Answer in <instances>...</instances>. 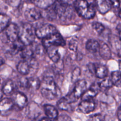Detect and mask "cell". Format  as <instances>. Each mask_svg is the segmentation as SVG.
I'll list each match as a JSON object with an SVG mask.
<instances>
[{
  "instance_id": "6da1fadb",
  "label": "cell",
  "mask_w": 121,
  "mask_h": 121,
  "mask_svg": "<svg viewBox=\"0 0 121 121\" xmlns=\"http://www.w3.org/2000/svg\"><path fill=\"white\" fill-rule=\"evenodd\" d=\"M40 88L42 96L47 100H54L61 96V91L52 77H44Z\"/></svg>"
},
{
  "instance_id": "7a4b0ae2",
  "label": "cell",
  "mask_w": 121,
  "mask_h": 121,
  "mask_svg": "<svg viewBox=\"0 0 121 121\" xmlns=\"http://www.w3.org/2000/svg\"><path fill=\"white\" fill-rule=\"evenodd\" d=\"M56 18L61 21H69L72 20L74 15V10L70 4L64 0H56L52 5Z\"/></svg>"
},
{
  "instance_id": "3957f363",
  "label": "cell",
  "mask_w": 121,
  "mask_h": 121,
  "mask_svg": "<svg viewBox=\"0 0 121 121\" xmlns=\"http://www.w3.org/2000/svg\"><path fill=\"white\" fill-rule=\"evenodd\" d=\"M74 8L80 17L87 20L93 18L96 14L95 4L89 3L87 0H76Z\"/></svg>"
},
{
  "instance_id": "277c9868",
  "label": "cell",
  "mask_w": 121,
  "mask_h": 121,
  "mask_svg": "<svg viewBox=\"0 0 121 121\" xmlns=\"http://www.w3.org/2000/svg\"><path fill=\"white\" fill-rule=\"evenodd\" d=\"M36 36L35 29L31 24L24 23L20 28L19 39L25 44L26 46L33 44Z\"/></svg>"
},
{
  "instance_id": "5b68a950",
  "label": "cell",
  "mask_w": 121,
  "mask_h": 121,
  "mask_svg": "<svg viewBox=\"0 0 121 121\" xmlns=\"http://www.w3.org/2000/svg\"><path fill=\"white\" fill-rule=\"evenodd\" d=\"M87 83L85 80H78L76 82V85L71 93L66 96V98L72 103H74L79 98L82 97L86 91Z\"/></svg>"
},
{
  "instance_id": "8992f818",
  "label": "cell",
  "mask_w": 121,
  "mask_h": 121,
  "mask_svg": "<svg viewBox=\"0 0 121 121\" xmlns=\"http://www.w3.org/2000/svg\"><path fill=\"white\" fill-rule=\"evenodd\" d=\"M38 63L34 57L30 59H22L17 65L18 72L21 74L27 75L29 74L33 70L37 68Z\"/></svg>"
},
{
  "instance_id": "52a82bcc",
  "label": "cell",
  "mask_w": 121,
  "mask_h": 121,
  "mask_svg": "<svg viewBox=\"0 0 121 121\" xmlns=\"http://www.w3.org/2000/svg\"><path fill=\"white\" fill-rule=\"evenodd\" d=\"M43 46L45 48H47L51 46H65L66 42L61 34L57 32L55 34H53L45 39H43Z\"/></svg>"
},
{
  "instance_id": "ba28073f",
  "label": "cell",
  "mask_w": 121,
  "mask_h": 121,
  "mask_svg": "<svg viewBox=\"0 0 121 121\" xmlns=\"http://www.w3.org/2000/svg\"><path fill=\"white\" fill-rule=\"evenodd\" d=\"M58 31L56 28L50 24H44L35 29L36 36L41 40L55 34Z\"/></svg>"
},
{
  "instance_id": "9c48e42d",
  "label": "cell",
  "mask_w": 121,
  "mask_h": 121,
  "mask_svg": "<svg viewBox=\"0 0 121 121\" xmlns=\"http://www.w3.org/2000/svg\"><path fill=\"white\" fill-rule=\"evenodd\" d=\"M20 28L17 24L11 23L4 30V35L6 39L9 42L13 43L19 39Z\"/></svg>"
},
{
  "instance_id": "30bf717a",
  "label": "cell",
  "mask_w": 121,
  "mask_h": 121,
  "mask_svg": "<svg viewBox=\"0 0 121 121\" xmlns=\"http://www.w3.org/2000/svg\"><path fill=\"white\" fill-rule=\"evenodd\" d=\"M95 106V102L93 99H82L78 106V109L82 113L87 114L93 112Z\"/></svg>"
},
{
  "instance_id": "8fae6325",
  "label": "cell",
  "mask_w": 121,
  "mask_h": 121,
  "mask_svg": "<svg viewBox=\"0 0 121 121\" xmlns=\"http://www.w3.org/2000/svg\"><path fill=\"white\" fill-rule=\"evenodd\" d=\"M20 85L24 88L37 90L40 87L41 82L36 78H24L20 82Z\"/></svg>"
},
{
  "instance_id": "7c38bea8",
  "label": "cell",
  "mask_w": 121,
  "mask_h": 121,
  "mask_svg": "<svg viewBox=\"0 0 121 121\" xmlns=\"http://www.w3.org/2000/svg\"><path fill=\"white\" fill-rule=\"evenodd\" d=\"M14 102L13 99L9 98H4L1 100L0 104V112L1 115L6 116L9 113L14 106Z\"/></svg>"
},
{
  "instance_id": "4fadbf2b",
  "label": "cell",
  "mask_w": 121,
  "mask_h": 121,
  "mask_svg": "<svg viewBox=\"0 0 121 121\" xmlns=\"http://www.w3.org/2000/svg\"><path fill=\"white\" fill-rule=\"evenodd\" d=\"M24 15L27 21L29 22H34L41 18L42 14L41 12L38 10L36 8L32 7L28 8L25 11Z\"/></svg>"
},
{
  "instance_id": "5bb4252c",
  "label": "cell",
  "mask_w": 121,
  "mask_h": 121,
  "mask_svg": "<svg viewBox=\"0 0 121 121\" xmlns=\"http://www.w3.org/2000/svg\"><path fill=\"white\" fill-rule=\"evenodd\" d=\"M13 99L14 105L20 108H24L27 105L28 99L27 96L21 92H17L13 95Z\"/></svg>"
},
{
  "instance_id": "9a60e30c",
  "label": "cell",
  "mask_w": 121,
  "mask_h": 121,
  "mask_svg": "<svg viewBox=\"0 0 121 121\" xmlns=\"http://www.w3.org/2000/svg\"><path fill=\"white\" fill-rule=\"evenodd\" d=\"M100 91V87L99 83H94L91 86V87L86 90V92L82 96V99H93L95 96L98 95Z\"/></svg>"
},
{
  "instance_id": "2e32d148",
  "label": "cell",
  "mask_w": 121,
  "mask_h": 121,
  "mask_svg": "<svg viewBox=\"0 0 121 121\" xmlns=\"http://www.w3.org/2000/svg\"><path fill=\"white\" fill-rule=\"evenodd\" d=\"M96 8L100 14H106L111 9V5L107 0H94Z\"/></svg>"
},
{
  "instance_id": "e0dca14e",
  "label": "cell",
  "mask_w": 121,
  "mask_h": 121,
  "mask_svg": "<svg viewBox=\"0 0 121 121\" xmlns=\"http://www.w3.org/2000/svg\"><path fill=\"white\" fill-rule=\"evenodd\" d=\"M43 108L47 118L50 120H56L58 119V111L54 106L50 105H44Z\"/></svg>"
},
{
  "instance_id": "ac0fdd59",
  "label": "cell",
  "mask_w": 121,
  "mask_h": 121,
  "mask_svg": "<svg viewBox=\"0 0 121 121\" xmlns=\"http://www.w3.org/2000/svg\"><path fill=\"white\" fill-rule=\"evenodd\" d=\"M109 42L115 53H117L118 56L121 57V40L119 36H111L109 38Z\"/></svg>"
},
{
  "instance_id": "d6986e66",
  "label": "cell",
  "mask_w": 121,
  "mask_h": 121,
  "mask_svg": "<svg viewBox=\"0 0 121 121\" xmlns=\"http://www.w3.org/2000/svg\"><path fill=\"white\" fill-rule=\"evenodd\" d=\"M99 53L100 57L104 60H108L111 59L112 52H111L108 45L105 43H100V48H99Z\"/></svg>"
},
{
  "instance_id": "ffe728a7",
  "label": "cell",
  "mask_w": 121,
  "mask_h": 121,
  "mask_svg": "<svg viewBox=\"0 0 121 121\" xmlns=\"http://www.w3.org/2000/svg\"><path fill=\"white\" fill-rule=\"evenodd\" d=\"M50 60L54 63H57L60 59V54L57 46H51L46 48Z\"/></svg>"
},
{
  "instance_id": "44dd1931",
  "label": "cell",
  "mask_w": 121,
  "mask_h": 121,
  "mask_svg": "<svg viewBox=\"0 0 121 121\" xmlns=\"http://www.w3.org/2000/svg\"><path fill=\"white\" fill-rule=\"evenodd\" d=\"M71 102L66 96L64 98H61L57 102V106L62 111H67V112H71L73 111V107H72Z\"/></svg>"
},
{
  "instance_id": "7402d4cb",
  "label": "cell",
  "mask_w": 121,
  "mask_h": 121,
  "mask_svg": "<svg viewBox=\"0 0 121 121\" xmlns=\"http://www.w3.org/2000/svg\"><path fill=\"white\" fill-rule=\"evenodd\" d=\"M100 48V43L94 39H90L86 42V48L88 52L92 53L99 52Z\"/></svg>"
},
{
  "instance_id": "603a6c76",
  "label": "cell",
  "mask_w": 121,
  "mask_h": 121,
  "mask_svg": "<svg viewBox=\"0 0 121 121\" xmlns=\"http://www.w3.org/2000/svg\"><path fill=\"white\" fill-rule=\"evenodd\" d=\"M94 74L99 79H105L108 75V69L104 65H96Z\"/></svg>"
},
{
  "instance_id": "cb8c5ba5",
  "label": "cell",
  "mask_w": 121,
  "mask_h": 121,
  "mask_svg": "<svg viewBox=\"0 0 121 121\" xmlns=\"http://www.w3.org/2000/svg\"><path fill=\"white\" fill-rule=\"evenodd\" d=\"M15 89V84L12 80H7L4 83L2 87V92L5 95H11Z\"/></svg>"
},
{
  "instance_id": "d4e9b609",
  "label": "cell",
  "mask_w": 121,
  "mask_h": 121,
  "mask_svg": "<svg viewBox=\"0 0 121 121\" xmlns=\"http://www.w3.org/2000/svg\"><path fill=\"white\" fill-rule=\"evenodd\" d=\"M26 47V46L25 45V44L20 39H18V40H15V41L12 43L11 52L13 54H15L19 52H22Z\"/></svg>"
},
{
  "instance_id": "484cf974",
  "label": "cell",
  "mask_w": 121,
  "mask_h": 121,
  "mask_svg": "<svg viewBox=\"0 0 121 121\" xmlns=\"http://www.w3.org/2000/svg\"><path fill=\"white\" fill-rule=\"evenodd\" d=\"M32 2L38 8L47 9L54 3V0H31Z\"/></svg>"
},
{
  "instance_id": "4316f807",
  "label": "cell",
  "mask_w": 121,
  "mask_h": 121,
  "mask_svg": "<svg viewBox=\"0 0 121 121\" xmlns=\"http://www.w3.org/2000/svg\"><path fill=\"white\" fill-rule=\"evenodd\" d=\"M10 18L6 14L1 13L0 15V31L2 33L11 24Z\"/></svg>"
},
{
  "instance_id": "83f0119b",
  "label": "cell",
  "mask_w": 121,
  "mask_h": 121,
  "mask_svg": "<svg viewBox=\"0 0 121 121\" xmlns=\"http://www.w3.org/2000/svg\"><path fill=\"white\" fill-rule=\"evenodd\" d=\"M113 85H113L112 79H108V78L104 79V80L99 83L100 90H102V91H106V90L109 89Z\"/></svg>"
},
{
  "instance_id": "f1b7e54d",
  "label": "cell",
  "mask_w": 121,
  "mask_h": 121,
  "mask_svg": "<svg viewBox=\"0 0 121 121\" xmlns=\"http://www.w3.org/2000/svg\"><path fill=\"white\" fill-rule=\"evenodd\" d=\"M111 79L113 85L116 86L121 85V72L120 71H115L111 74Z\"/></svg>"
},
{
  "instance_id": "f546056e",
  "label": "cell",
  "mask_w": 121,
  "mask_h": 121,
  "mask_svg": "<svg viewBox=\"0 0 121 121\" xmlns=\"http://www.w3.org/2000/svg\"><path fill=\"white\" fill-rule=\"evenodd\" d=\"M92 27L99 34H101L105 30V27L102 23L99 22H95L92 24Z\"/></svg>"
},
{
  "instance_id": "4dcf8cb0",
  "label": "cell",
  "mask_w": 121,
  "mask_h": 121,
  "mask_svg": "<svg viewBox=\"0 0 121 121\" xmlns=\"http://www.w3.org/2000/svg\"><path fill=\"white\" fill-rule=\"evenodd\" d=\"M78 39L76 37H73L69 43V47L72 51L76 52L78 48Z\"/></svg>"
},
{
  "instance_id": "1f68e13d",
  "label": "cell",
  "mask_w": 121,
  "mask_h": 121,
  "mask_svg": "<svg viewBox=\"0 0 121 121\" xmlns=\"http://www.w3.org/2000/svg\"><path fill=\"white\" fill-rule=\"evenodd\" d=\"M7 4L13 8H17L21 4L22 0H5Z\"/></svg>"
},
{
  "instance_id": "d6a6232c",
  "label": "cell",
  "mask_w": 121,
  "mask_h": 121,
  "mask_svg": "<svg viewBox=\"0 0 121 121\" xmlns=\"http://www.w3.org/2000/svg\"><path fill=\"white\" fill-rule=\"evenodd\" d=\"M80 73H81V72H80V70L79 67H77L75 69L73 70V72H72V80L73 82H76L78 80L77 79L79 78V76H80Z\"/></svg>"
},
{
  "instance_id": "836d02e7",
  "label": "cell",
  "mask_w": 121,
  "mask_h": 121,
  "mask_svg": "<svg viewBox=\"0 0 121 121\" xmlns=\"http://www.w3.org/2000/svg\"><path fill=\"white\" fill-rule=\"evenodd\" d=\"M105 117L100 113H96L90 117L89 119L91 121H104Z\"/></svg>"
},
{
  "instance_id": "e575fe53",
  "label": "cell",
  "mask_w": 121,
  "mask_h": 121,
  "mask_svg": "<svg viewBox=\"0 0 121 121\" xmlns=\"http://www.w3.org/2000/svg\"><path fill=\"white\" fill-rule=\"evenodd\" d=\"M111 5L115 8H119L120 6V1L119 0H110Z\"/></svg>"
},
{
  "instance_id": "d590c367",
  "label": "cell",
  "mask_w": 121,
  "mask_h": 121,
  "mask_svg": "<svg viewBox=\"0 0 121 121\" xmlns=\"http://www.w3.org/2000/svg\"><path fill=\"white\" fill-rule=\"evenodd\" d=\"M117 116H118V118L119 120L121 121V104L120 106L119 107L118 109V112H117Z\"/></svg>"
},
{
  "instance_id": "8d00e7d4",
  "label": "cell",
  "mask_w": 121,
  "mask_h": 121,
  "mask_svg": "<svg viewBox=\"0 0 121 121\" xmlns=\"http://www.w3.org/2000/svg\"><path fill=\"white\" fill-rule=\"evenodd\" d=\"M117 30H118V34H119V37L120 38V39L121 40V24H119L117 26Z\"/></svg>"
},
{
  "instance_id": "74e56055",
  "label": "cell",
  "mask_w": 121,
  "mask_h": 121,
  "mask_svg": "<svg viewBox=\"0 0 121 121\" xmlns=\"http://www.w3.org/2000/svg\"><path fill=\"white\" fill-rule=\"evenodd\" d=\"M119 71L121 72V60L119 61Z\"/></svg>"
},
{
  "instance_id": "f35d334b",
  "label": "cell",
  "mask_w": 121,
  "mask_h": 121,
  "mask_svg": "<svg viewBox=\"0 0 121 121\" xmlns=\"http://www.w3.org/2000/svg\"><path fill=\"white\" fill-rule=\"evenodd\" d=\"M118 15H119V17L121 18V8H120L119 11V13H118Z\"/></svg>"
},
{
  "instance_id": "ab89813d",
  "label": "cell",
  "mask_w": 121,
  "mask_h": 121,
  "mask_svg": "<svg viewBox=\"0 0 121 121\" xmlns=\"http://www.w3.org/2000/svg\"><path fill=\"white\" fill-rule=\"evenodd\" d=\"M119 1H120V2L121 3V0H119Z\"/></svg>"
},
{
  "instance_id": "60d3db41",
  "label": "cell",
  "mask_w": 121,
  "mask_h": 121,
  "mask_svg": "<svg viewBox=\"0 0 121 121\" xmlns=\"http://www.w3.org/2000/svg\"><path fill=\"white\" fill-rule=\"evenodd\" d=\"M30 1H31V0H30Z\"/></svg>"
}]
</instances>
